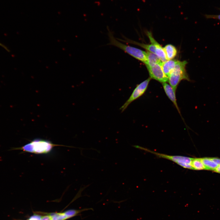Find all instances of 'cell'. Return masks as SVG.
Returning <instances> with one entry per match:
<instances>
[{
  "label": "cell",
  "instance_id": "1",
  "mask_svg": "<svg viewBox=\"0 0 220 220\" xmlns=\"http://www.w3.org/2000/svg\"><path fill=\"white\" fill-rule=\"evenodd\" d=\"M59 146H66L54 144L49 140L36 138L22 146L13 148L11 150H21L35 154H46L51 152L54 147Z\"/></svg>",
  "mask_w": 220,
  "mask_h": 220
},
{
  "label": "cell",
  "instance_id": "5",
  "mask_svg": "<svg viewBox=\"0 0 220 220\" xmlns=\"http://www.w3.org/2000/svg\"><path fill=\"white\" fill-rule=\"evenodd\" d=\"M151 78L150 77L137 85L128 99L119 108L123 112L132 102L142 96L146 92Z\"/></svg>",
  "mask_w": 220,
  "mask_h": 220
},
{
  "label": "cell",
  "instance_id": "13",
  "mask_svg": "<svg viewBox=\"0 0 220 220\" xmlns=\"http://www.w3.org/2000/svg\"><path fill=\"white\" fill-rule=\"evenodd\" d=\"M200 159L206 170L214 171L218 166L211 158L204 157L201 158Z\"/></svg>",
  "mask_w": 220,
  "mask_h": 220
},
{
  "label": "cell",
  "instance_id": "3",
  "mask_svg": "<svg viewBox=\"0 0 220 220\" xmlns=\"http://www.w3.org/2000/svg\"><path fill=\"white\" fill-rule=\"evenodd\" d=\"M186 61H178L174 68L168 77L169 84L176 91L178 85L182 80L190 81L186 72Z\"/></svg>",
  "mask_w": 220,
  "mask_h": 220
},
{
  "label": "cell",
  "instance_id": "14",
  "mask_svg": "<svg viewBox=\"0 0 220 220\" xmlns=\"http://www.w3.org/2000/svg\"><path fill=\"white\" fill-rule=\"evenodd\" d=\"M191 165L193 170H206L200 158H193L191 162Z\"/></svg>",
  "mask_w": 220,
  "mask_h": 220
},
{
  "label": "cell",
  "instance_id": "18",
  "mask_svg": "<svg viewBox=\"0 0 220 220\" xmlns=\"http://www.w3.org/2000/svg\"><path fill=\"white\" fill-rule=\"evenodd\" d=\"M211 158L218 165H220V159L216 158Z\"/></svg>",
  "mask_w": 220,
  "mask_h": 220
},
{
  "label": "cell",
  "instance_id": "4",
  "mask_svg": "<svg viewBox=\"0 0 220 220\" xmlns=\"http://www.w3.org/2000/svg\"><path fill=\"white\" fill-rule=\"evenodd\" d=\"M132 146L136 148L153 154L159 157L171 160L184 168L193 170L191 165L193 158L182 156H170L152 151L140 146L135 145Z\"/></svg>",
  "mask_w": 220,
  "mask_h": 220
},
{
  "label": "cell",
  "instance_id": "6",
  "mask_svg": "<svg viewBox=\"0 0 220 220\" xmlns=\"http://www.w3.org/2000/svg\"><path fill=\"white\" fill-rule=\"evenodd\" d=\"M161 62L146 67L151 79L163 83L167 82L168 78L163 71L161 64Z\"/></svg>",
  "mask_w": 220,
  "mask_h": 220
},
{
  "label": "cell",
  "instance_id": "17",
  "mask_svg": "<svg viewBox=\"0 0 220 220\" xmlns=\"http://www.w3.org/2000/svg\"><path fill=\"white\" fill-rule=\"evenodd\" d=\"M42 216L39 215H35L31 216L30 218V219H35L36 220H41L42 218Z\"/></svg>",
  "mask_w": 220,
  "mask_h": 220
},
{
  "label": "cell",
  "instance_id": "16",
  "mask_svg": "<svg viewBox=\"0 0 220 220\" xmlns=\"http://www.w3.org/2000/svg\"><path fill=\"white\" fill-rule=\"evenodd\" d=\"M52 218L50 215H46L42 216L41 220H52Z\"/></svg>",
  "mask_w": 220,
  "mask_h": 220
},
{
  "label": "cell",
  "instance_id": "10",
  "mask_svg": "<svg viewBox=\"0 0 220 220\" xmlns=\"http://www.w3.org/2000/svg\"><path fill=\"white\" fill-rule=\"evenodd\" d=\"M125 39H118L119 41L125 42L132 44L140 46V47L146 50L147 51H149L155 53V47L152 44H145L136 42L132 40L129 39L125 38Z\"/></svg>",
  "mask_w": 220,
  "mask_h": 220
},
{
  "label": "cell",
  "instance_id": "11",
  "mask_svg": "<svg viewBox=\"0 0 220 220\" xmlns=\"http://www.w3.org/2000/svg\"><path fill=\"white\" fill-rule=\"evenodd\" d=\"M163 48L167 60H172L176 56L177 51L174 46L171 44H168Z\"/></svg>",
  "mask_w": 220,
  "mask_h": 220
},
{
  "label": "cell",
  "instance_id": "7",
  "mask_svg": "<svg viewBox=\"0 0 220 220\" xmlns=\"http://www.w3.org/2000/svg\"><path fill=\"white\" fill-rule=\"evenodd\" d=\"M146 34L148 37L151 44L155 47V53L162 62L167 60L163 48L153 38L151 32L147 31Z\"/></svg>",
  "mask_w": 220,
  "mask_h": 220
},
{
  "label": "cell",
  "instance_id": "2",
  "mask_svg": "<svg viewBox=\"0 0 220 220\" xmlns=\"http://www.w3.org/2000/svg\"><path fill=\"white\" fill-rule=\"evenodd\" d=\"M109 45L116 46L145 64L147 62L146 52L137 48L125 44L117 40L112 33L108 32Z\"/></svg>",
  "mask_w": 220,
  "mask_h": 220
},
{
  "label": "cell",
  "instance_id": "12",
  "mask_svg": "<svg viewBox=\"0 0 220 220\" xmlns=\"http://www.w3.org/2000/svg\"><path fill=\"white\" fill-rule=\"evenodd\" d=\"M146 66H150L155 64L162 62L154 53L147 51Z\"/></svg>",
  "mask_w": 220,
  "mask_h": 220
},
{
  "label": "cell",
  "instance_id": "8",
  "mask_svg": "<svg viewBox=\"0 0 220 220\" xmlns=\"http://www.w3.org/2000/svg\"><path fill=\"white\" fill-rule=\"evenodd\" d=\"M162 84L164 92L167 96L173 103L178 112L181 115L180 111L177 102L176 97V91L173 89L170 84L166 82L162 83Z\"/></svg>",
  "mask_w": 220,
  "mask_h": 220
},
{
  "label": "cell",
  "instance_id": "20",
  "mask_svg": "<svg viewBox=\"0 0 220 220\" xmlns=\"http://www.w3.org/2000/svg\"><path fill=\"white\" fill-rule=\"evenodd\" d=\"M214 171L220 173V165H218Z\"/></svg>",
  "mask_w": 220,
  "mask_h": 220
},
{
  "label": "cell",
  "instance_id": "21",
  "mask_svg": "<svg viewBox=\"0 0 220 220\" xmlns=\"http://www.w3.org/2000/svg\"><path fill=\"white\" fill-rule=\"evenodd\" d=\"M52 220H53V219H52Z\"/></svg>",
  "mask_w": 220,
  "mask_h": 220
},
{
  "label": "cell",
  "instance_id": "15",
  "mask_svg": "<svg viewBox=\"0 0 220 220\" xmlns=\"http://www.w3.org/2000/svg\"><path fill=\"white\" fill-rule=\"evenodd\" d=\"M205 16L206 18L208 19H213L220 20V14L218 15H206Z\"/></svg>",
  "mask_w": 220,
  "mask_h": 220
},
{
  "label": "cell",
  "instance_id": "9",
  "mask_svg": "<svg viewBox=\"0 0 220 220\" xmlns=\"http://www.w3.org/2000/svg\"><path fill=\"white\" fill-rule=\"evenodd\" d=\"M178 61L170 60L161 62V64L163 71L168 77L174 68Z\"/></svg>",
  "mask_w": 220,
  "mask_h": 220
},
{
  "label": "cell",
  "instance_id": "19",
  "mask_svg": "<svg viewBox=\"0 0 220 220\" xmlns=\"http://www.w3.org/2000/svg\"><path fill=\"white\" fill-rule=\"evenodd\" d=\"M0 46L5 49L8 52H9V50L8 48L6 46L1 42H0Z\"/></svg>",
  "mask_w": 220,
  "mask_h": 220
}]
</instances>
